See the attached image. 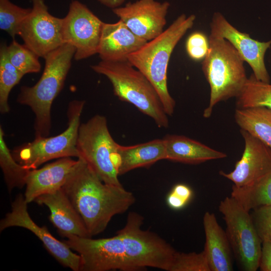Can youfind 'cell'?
<instances>
[{"label": "cell", "instance_id": "1", "mask_svg": "<svg viewBox=\"0 0 271 271\" xmlns=\"http://www.w3.org/2000/svg\"><path fill=\"white\" fill-rule=\"evenodd\" d=\"M78 159L62 189L92 237L103 232L114 215L126 212L136 198L123 186L103 183L83 160Z\"/></svg>", "mask_w": 271, "mask_h": 271}, {"label": "cell", "instance_id": "2", "mask_svg": "<svg viewBox=\"0 0 271 271\" xmlns=\"http://www.w3.org/2000/svg\"><path fill=\"white\" fill-rule=\"evenodd\" d=\"M195 19L194 15L187 17L184 14H181L161 34L148 41L127 57L128 62L154 85L168 116L173 114L176 105L168 88L169 60L177 44L192 28Z\"/></svg>", "mask_w": 271, "mask_h": 271}, {"label": "cell", "instance_id": "3", "mask_svg": "<svg viewBox=\"0 0 271 271\" xmlns=\"http://www.w3.org/2000/svg\"><path fill=\"white\" fill-rule=\"evenodd\" d=\"M75 48L64 43L49 53L43 74L32 86H23L17 97L19 103L29 107L35 115V138L48 137L51 128V107L62 89Z\"/></svg>", "mask_w": 271, "mask_h": 271}, {"label": "cell", "instance_id": "4", "mask_svg": "<svg viewBox=\"0 0 271 271\" xmlns=\"http://www.w3.org/2000/svg\"><path fill=\"white\" fill-rule=\"evenodd\" d=\"M209 50L202 64V69L210 87L209 105L203 116L209 118L219 102L237 97L248 78L244 61L226 39L210 34Z\"/></svg>", "mask_w": 271, "mask_h": 271}, {"label": "cell", "instance_id": "5", "mask_svg": "<svg viewBox=\"0 0 271 271\" xmlns=\"http://www.w3.org/2000/svg\"><path fill=\"white\" fill-rule=\"evenodd\" d=\"M90 67L108 79L114 94L120 100L133 104L151 117L159 127L169 126L168 115L157 90L146 76L128 60H101Z\"/></svg>", "mask_w": 271, "mask_h": 271}, {"label": "cell", "instance_id": "6", "mask_svg": "<svg viewBox=\"0 0 271 271\" xmlns=\"http://www.w3.org/2000/svg\"><path fill=\"white\" fill-rule=\"evenodd\" d=\"M119 146L109 132L104 116L95 115L80 124L76 143L78 159L83 160L103 183L122 186L118 178Z\"/></svg>", "mask_w": 271, "mask_h": 271}, {"label": "cell", "instance_id": "7", "mask_svg": "<svg viewBox=\"0 0 271 271\" xmlns=\"http://www.w3.org/2000/svg\"><path fill=\"white\" fill-rule=\"evenodd\" d=\"M84 104V100L71 101L67 110V128L57 136L35 138L31 142L14 148L11 153L15 160L27 169L32 170L51 160L78 158L76 143Z\"/></svg>", "mask_w": 271, "mask_h": 271}, {"label": "cell", "instance_id": "8", "mask_svg": "<svg viewBox=\"0 0 271 271\" xmlns=\"http://www.w3.org/2000/svg\"><path fill=\"white\" fill-rule=\"evenodd\" d=\"M144 217L136 212L128 213L124 227L117 232L123 243L134 271L153 267L170 271L176 250L155 233L142 229Z\"/></svg>", "mask_w": 271, "mask_h": 271}, {"label": "cell", "instance_id": "9", "mask_svg": "<svg viewBox=\"0 0 271 271\" xmlns=\"http://www.w3.org/2000/svg\"><path fill=\"white\" fill-rule=\"evenodd\" d=\"M218 209L225 221V232L239 268L244 271L257 270L261 241L250 214L231 196L220 202Z\"/></svg>", "mask_w": 271, "mask_h": 271}, {"label": "cell", "instance_id": "10", "mask_svg": "<svg viewBox=\"0 0 271 271\" xmlns=\"http://www.w3.org/2000/svg\"><path fill=\"white\" fill-rule=\"evenodd\" d=\"M63 242L80 255V271H134L118 234L100 239L71 235Z\"/></svg>", "mask_w": 271, "mask_h": 271}, {"label": "cell", "instance_id": "11", "mask_svg": "<svg viewBox=\"0 0 271 271\" xmlns=\"http://www.w3.org/2000/svg\"><path fill=\"white\" fill-rule=\"evenodd\" d=\"M32 2L31 11L22 23L18 35L26 46L44 58L64 44L63 18L49 13L44 0Z\"/></svg>", "mask_w": 271, "mask_h": 271}, {"label": "cell", "instance_id": "12", "mask_svg": "<svg viewBox=\"0 0 271 271\" xmlns=\"http://www.w3.org/2000/svg\"><path fill=\"white\" fill-rule=\"evenodd\" d=\"M103 23L86 5L78 1L71 2L63 18L62 31L64 43L75 48L76 60L98 54Z\"/></svg>", "mask_w": 271, "mask_h": 271}, {"label": "cell", "instance_id": "13", "mask_svg": "<svg viewBox=\"0 0 271 271\" xmlns=\"http://www.w3.org/2000/svg\"><path fill=\"white\" fill-rule=\"evenodd\" d=\"M24 196L19 194L12 204V209L0 221V231L13 226L25 228L34 233L49 252L62 265L80 271L81 259L63 241L55 238L45 226L37 225L30 217Z\"/></svg>", "mask_w": 271, "mask_h": 271}, {"label": "cell", "instance_id": "14", "mask_svg": "<svg viewBox=\"0 0 271 271\" xmlns=\"http://www.w3.org/2000/svg\"><path fill=\"white\" fill-rule=\"evenodd\" d=\"M210 28V34L224 38L231 44L243 61L249 64L257 80L270 83L264 56L270 47L271 40L260 42L251 38L249 34L236 29L219 12L213 14Z\"/></svg>", "mask_w": 271, "mask_h": 271}, {"label": "cell", "instance_id": "15", "mask_svg": "<svg viewBox=\"0 0 271 271\" xmlns=\"http://www.w3.org/2000/svg\"><path fill=\"white\" fill-rule=\"evenodd\" d=\"M170 6L168 2L138 0L112 10L135 35L149 41L164 31Z\"/></svg>", "mask_w": 271, "mask_h": 271}, {"label": "cell", "instance_id": "16", "mask_svg": "<svg viewBox=\"0 0 271 271\" xmlns=\"http://www.w3.org/2000/svg\"><path fill=\"white\" fill-rule=\"evenodd\" d=\"M244 141V149L233 171L219 174L233 182L236 186L251 183L271 173V148L240 129Z\"/></svg>", "mask_w": 271, "mask_h": 271}, {"label": "cell", "instance_id": "17", "mask_svg": "<svg viewBox=\"0 0 271 271\" xmlns=\"http://www.w3.org/2000/svg\"><path fill=\"white\" fill-rule=\"evenodd\" d=\"M78 163L71 157L60 158L40 169L30 170L24 197L28 204L39 196L61 189Z\"/></svg>", "mask_w": 271, "mask_h": 271}, {"label": "cell", "instance_id": "18", "mask_svg": "<svg viewBox=\"0 0 271 271\" xmlns=\"http://www.w3.org/2000/svg\"><path fill=\"white\" fill-rule=\"evenodd\" d=\"M34 201L49 208L50 220L62 236L91 237L82 219L62 188L42 195Z\"/></svg>", "mask_w": 271, "mask_h": 271}, {"label": "cell", "instance_id": "19", "mask_svg": "<svg viewBox=\"0 0 271 271\" xmlns=\"http://www.w3.org/2000/svg\"><path fill=\"white\" fill-rule=\"evenodd\" d=\"M148 41L135 35L121 21L103 25L98 54L101 60L121 61Z\"/></svg>", "mask_w": 271, "mask_h": 271}, {"label": "cell", "instance_id": "20", "mask_svg": "<svg viewBox=\"0 0 271 271\" xmlns=\"http://www.w3.org/2000/svg\"><path fill=\"white\" fill-rule=\"evenodd\" d=\"M205 235V252L210 271L233 270L232 251L226 232L214 213L206 212L203 218Z\"/></svg>", "mask_w": 271, "mask_h": 271}, {"label": "cell", "instance_id": "21", "mask_svg": "<svg viewBox=\"0 0 271 271\" xmlns=\"http://www.w3.org/2000/svg\"><path fill=\"white\" fill-rule=\"evenodd\" d=\"M166 160L188 164H198L224 158L227 155L184 136L167 135L164 139Z\"/></svg>", "mask_w": 271, "mask_h": 271}, {"label": "cell", "instance_id": "22", "mask_svg": "<svg viewBox=\"0 0 271 271\" xmlns=\"http://www.w3.org/2000/svg\"><path fill=\"white\" fill-rule=\"evenodd\" d=\"M117 152L120 161L118 169L119 176L138 168L151 166L166 158L163 139L130 146L119 145Z\"/></svg>", "mask_w": 271, "mask_h": 271}, {"label": "cell", "instance_id": "23", "mask_svg": "<svg viewBox=\"0 0 271 271\" xmlns=\"http://www.w3.org/2000/svg\"><path fill=\"white\" fill-rule=\"evenodd\" d=\"M234 118L241 129L271 148V109L265 107L236 108Z\"/></svg>", "mask_w": 271, "mask_h": 271}, {"label": "cell", "instance_id": "24", "mask_svg": "<svg viewBox=\"0 0 271 271\" xmlns=\"http://www.w3.org/2000/svg\"><path fill=\"white\" fill-rule=\"evenodd\" d=\"M230 196L248 212L271 205V173L243 186L233 185Z\"/></svg>", "mask_w": 271, "mask_h": 271}, {"label": "cell", "instance_id": "25", "mask_svg": "<svg viewBox=\"0 0 271 271\" xmlns=\"http://www.w3.org/2000/svg\"><path fill=\"white\" fill-rule=\"evenodd\" d=\"M0 166L9 192L16 188L26 185V178L30 170L27 169L13 157L4 140V131L0 127Z\"/></svg>", "mask_w": 271, "mask_h": 271}, {"label": "cell", "instance_id": "26", "mask_svg": "<svg viewBox=\"0 0 271 271\" xmlns=\"http://www.w3.org/2000/svg\"><path fill=\"white\" fill-rule=\"evenodd\" d=\"M236 98V108L265 107L271 109V84L257 80L252 74Z\"/></svg>", "mask_w": 271, "mask_h": 271}, {"label": "cell", "instance_id": "27", "mask_svg": "<svg viewBox=\"0 0 271 271\" xmlns=\"http://www.w3.org/2000/svg\"><path fill=\"white\" fill-rule=\"evenodd\" d=\"M6 44L0 49V111L2 114L9 112L8 98L12 88L18 84L23 76L9 60Z\"/></svg>", "mask_w": 271, "mask_h": 271}, {"label": "cell", "instance_id": "28", "mask_svg": "<svg viewBox=\"0 0 271 271\" xmlns=\"http://www.w3.org/2000/svg\"><path fill=\"white\" fill-rule=\"evenodd\" d=\"M6 52L10 62L24 75L40 71L39 56L24 44H20L14 39L6 46Z\"/></svg>", "mask_w": 271, "mask_h": 271}, {"label": "cell", "instance_id": "29", "mask_svg": "<svg viewBox=\"0 0 271 271\" xmlns=\"http://www.w3.org/2000/svg\"><path fill=\"white\" fill-rule=\"evenodd\" d=\"M32 8H23L9 0H0V29L13 39L19 35L20 27Z\"/></svg>", "mask_w": 271, "mask_h": 271}, {"label": "cell", "instance_id": "30", "mask_svg": "<svg viewBox=\"0 0 271 271\" xmlns=\"http://www.w3.org/2000/svg\"><path fill=\"white\" fill-rule=\"evenodd\" d=\"M170 271H210L204 251L185 253L176 251Z\"/></svg>", "mask_w": 271, "mask_h": 271}, {"label": "cell", "instance_id": "31", "mask_svg": "<svg viewBox=\"0 0 271 271\" xmlns=\"http://www.w3.org/2000/svg\"><path fill=\"white\" fill-rule=\"evenodd\" d=\"M209 41L201 32L191 34L186 42V50L189 57L195 61L203 60L209 50Z\"/></svg>", "mask_w": 271, "mask_h": 271}, {"label": "cell", "instance_id": "32", "mask_svg": "<svg viewBox=\"0 0 271 271\" xmlns=\"http://www.w3.org/2000/svg\"><path fill=\"white\" fill-rule=\"evenodd\" d=\"M250 215L261 242L265 239L271 241V205L258 207Z\"/></svg>", "mask_w": 271, "mask_h": 271}, {"label": "cell", "instance_id": "33", "mask_svg": "<svg viewBox=\"0 0 271 271\" xmlns=\"http://www.w3.org/2000/svg\"><path fill=\"white\" fill-rule=\"evenodd\" d=\"M259 268L261 271H271V241L265 239L261 242Z\"/></svg>", "mask_w": 271, "mask_h": 271}, {"label": "cell", "instance_id": "34", "mask_svg": "<svg viewBox=\"0 0 271 271\" xmlns=\"http://www.w3.org/2000/svg\"><path fill=\"white\" fill-rule=\"evenodd\" d=\"M171 192L187 204L193 195L192 189L188 185L184 184L176 185Z\"/></svg>", "mask_w": 271, "mask_h": 271}, {"label": "cell", "instance_id": "35", "mask_svg": "<svg viewBox=\"0 0 271 271\" xmlns=\"http://www.w3.org/2000/svg\"><path fill=\"white\" fill-rule=\"evenodd\" d=\"M103 5L112 10L120 7L125 0H96Z\"/></svg>", "mask_w": 271, "mask_h": 271}]
</instances>
